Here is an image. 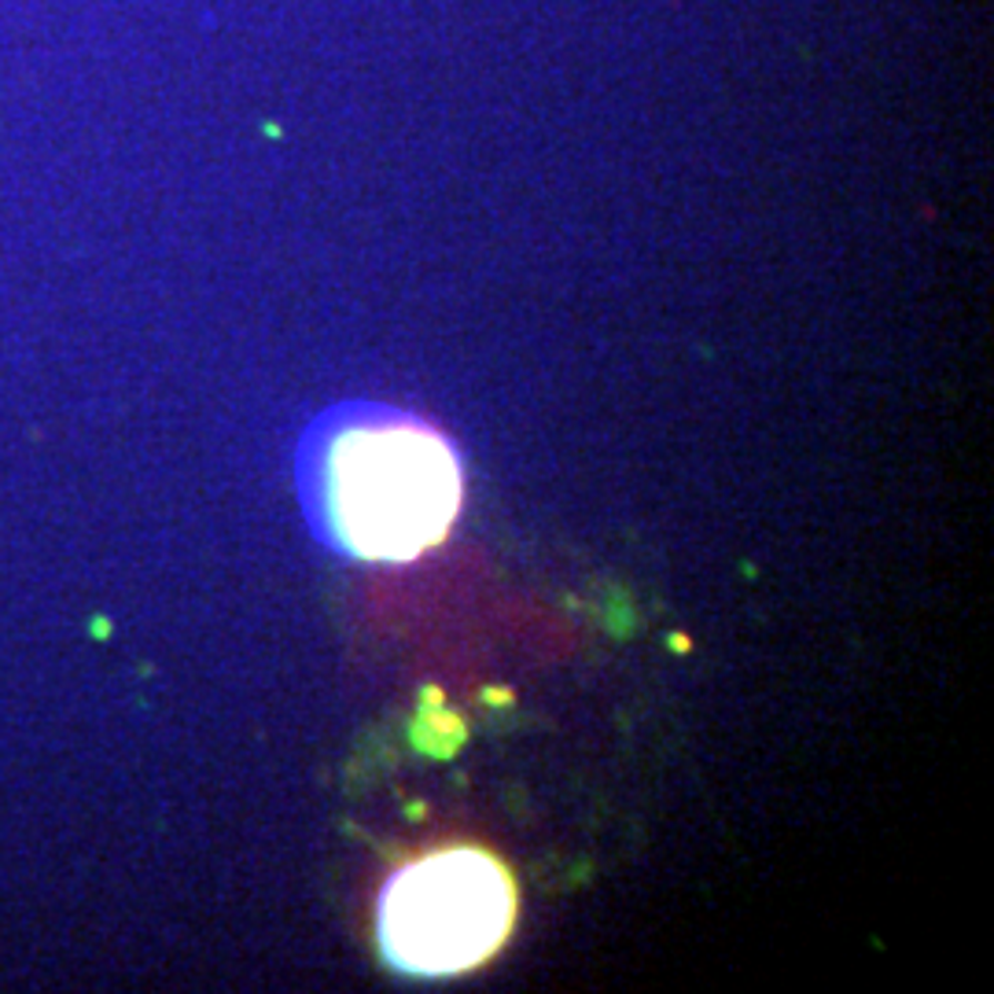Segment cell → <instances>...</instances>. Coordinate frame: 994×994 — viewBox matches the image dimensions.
Returning a JSON list of instances; mask_svg holds the SVG:
<instances>
[{
  "label": "cell",
  "instance_id": "cell-2",
  "mask_svg": "<svg viewBox=\"0 0 994 994\" xmlns=\"http://www.w3.org/2000/svg\"><path fill=\"white\" fill-rule=\"evenodd\" d=\"M516 921V884L479 847H442L388 876L376 903L383 957L405 976L446 980L490 962Z\"/></svg>",
  "mask_w": 994,
  "mask_h": 994
},
{
  "label": "cell",
  "instance_id": "cell-1",
  "mask_svg": "<svg viewBox=\"0 0 994 994\" xmlns=\"http://www.w3.org/2000/svg\"><path fill=\"white\" fill-rule=\"evenodd\" d=\"M307 494L329 545L409 564L458 523L464 472L435 424L388 405H350L310 442Z\"/></svg>",
  "mask_w": 994,
  "mask_h": 994
}]
</instances>
